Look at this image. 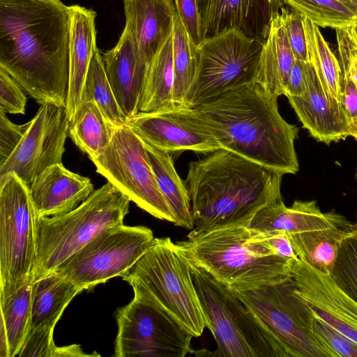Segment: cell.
<instances>
[{
  "label": "cell",
  "instance_id": "e575fe53",
  "mask_svg": "<svg viewBox=\"0 0 357 357\" xmlns=\"http://www.w3.org/2000/svg\"><path fill=\"white\" fill-rule=\"evenodd\" d=\"M331 277L357 302V215L356 222L340 244Z\"/></svg>",
  "mask_w": 357,
  "mask_h": 357
},
{
  "label": "cell",
  "instance_id": "f546056e",
  "mask_svg": "<svg viewBox=\"0 0 357 357\" xmlns=\"http://www.w3.org/2000/svg\"><path fill=\"white\" fill-rule=\"evenodd\" d=\"M348 227H333L289 236L298 259L319 272L331 275L343 238L351 229Z\"/></svg>",
  "mask_w": 357,
  "mask_h": 357
},
{
  "label": "cell",
  "instance_id": "3957f363",
  "mask_svg": "<svg viewBox=\"0 0 357 357\" xmlns=\"http://www.w3.org/2000/svg\"><path fill=\"white\" fill-rule=\"evenodd\" d=\"M278 98L254 82L195 108L222 149L283 174H294L299 169L294 146L298 128L281 116Z\"/></svg>",
  "mask_w": 357,
  "mask_h": 357
},
{
  "label": "cell",
  "instance_id": "ab89813d",
  "mask_svg": "<svg viewBox=\"0 0 357 357\" xmlns=\"http://www.w3.org/2000/svg\"><path fill=\"white\" fill-rule=\"evenodd\" d=\"M176 13L193 43L203 40L202 21L199 0H175Z\"/></svg>",
  "mask_w": 357,
  "mask_h": 357
},
{
  "label": "cell",
  "instance_id": "681fc988",
  "mask_svg": "<svg viewBox=\"0 0 357 357\" xmlns=\"http://www.w3.org/2000/svg\"><path fill=\"white\" fill-rule=\"evenodd\" d=\"M353 24H354L356 26H357V17L354 19Z\"/></svg>",
  "mask_w": 357,
  "mask_h": 357
},
{
  "label": "cell",
  "instance_id": "7dc6e473",
  "mask_svg": "<svg viewBox=\"0 0 357 357\" xmlns=\"http://www.w3.org/2000/svg\"><path fill=\"white\" fill-rule=\"evenodd\" d=\"M345 5L357 16V0H337Z\"/></svg>",
  "mask_w": 357,
  "mask_h": 357
},
{
  "label": "cell",
  "instance_id": "44dd1931",
  "mask_svg": "<svg viewBox=\"0 0 357 357\" xmlns=\"http://www.w3.org/2000/svg\"><path fill=\"white\" fill-rule=\"evenodd\" d=\"M351 224L333 210L321 212L314 200H295L287 207L281 197L259 209L248 227L259 231H282L293 236Z\"/></svg>",
  "mask_w": 357,
  "mask_h": 357
},
{
  "label": "cell",
  "instance_id": "ffe728a7",
  "mask_svg": "<svg viewBox=\"0 0 357 357\" xmlns=\"http://www.w3.org/2000/svg\"><path fill=\"white\" fill-rule=\"evenodd\" d=\"M29 188L37 218L70 212L94 192L89 177L68 170L62 163L45 169Z\"/></svg>",
  "mask_w": 357,
  "mask_h": 357
},
{
  "label": "cell",
  "instance_id": "7a4b0ae2",
  "mask_svg": "<svg viewBox=\"0 0 357 357\" xmlns=\"http://www.w3.org/2000/svg\"><path fill=\"white\" fill-rule=\"evenodd\" d=\"M282 173L220 149L189 163L184 181L197 234L248 225L256 213L281 197Z\"/></svg>",
  "mask_w": 357,
  "mask_h": 357
},
{
  "label": "cell",
  "instance_id": "60d3db41",
  "mask_svg": "<svg viewBox=\"0 0 357 357\" xmlns=\"http://www.w3.org/2000/svg\"><path fill=\"white\" fill-rule=\"evenodd\" d=\"M6 114L0 111V166L15 151L31 123L30 121L22 125L15 124Z\"/></svg>",
  "mask_w": 357,
  "mask_h": 357
},
{
  "label": "cell",
  "instance_id": "7c38bea8",
  "mask_svg": "<svg viewBox=\"0 0 357 357\" xmlns=\"http://www.w3.org/2000/svg\"><path fill=\"white\" fill-rule=\"evenodd\" d=\"M96 172L153 217L174 223L143 142L126 125L115 126L109 144L92 160Z\"/></svg>",
  "mask_w": 357,
  "mask_h": 357
},
{
  "label": "cell",
  "instance_id": "f1b7e54d",
  "mask_svg": "<svg viewBox=\"0 0 357 357\" xmlns=\"http://www.w3.org/2000/svg\"><path fill=\"white\" fill-rule=\"evenodd\" d=\"M114 127L94 102L86 101L82 103L69 121L68 135L92 161L102 154L109 144Z\"/></svg>",
  "mask_w": 357,
  "mask_h": 357
},
{
  "label": "cell",
  "instance_id": "d590c367",
  "mask_svg": "<svg viewBox=\"0 0 357 357\" xmlns=\"http://www.w3.org/2000/svg\"><path fill=\"white\" fill-rule=\"evenodd\" d=\"M312 331L328 357H357V345L312 313Z\"/></svg>",
  "mask_w": 357,
  "mask_h": 357
},
{
  "label": "cell",
  "instance_id": "83f0119b",
  "mask_svg": "<svg viewBox=\"0 0 357 357\" xmlns=\"http://www.w3.org/2000/svg\"><path fill=\"white\" fill-rule=\"evenodd\" d=\"M174 72L172 33L149 64L139 112H149L176 106L174 100Z\"/></svg>",
  "mask_w": 357,
  "mask_h": 357
},
{
  "label": "cell",
  "instance_id": "f907efd6",
  "mask_svg": "<svg viewBox=\"0 0 357 357\" xmlns=\"http://www.w3.org/2000/svg\"><path fill=\"white\" fill-rule=\"evenodd\" d=\"M356 178L357 180V172H356Z\"/></svg>",
  "mask_w": 357,
  "mask_h": 357
},
{
  "label": "cell",
  "instance_id": "e0dca14e",
  "mask_svg": "<svg viewBox=\"0 0 357 357\" xmlns=\"http://www.w3.org/2000/svg\"><path fill=\"white\" fill-rule=\"evenodd\" d=\"M283 5L282 0H202L203 40L236 29L263 44Z\"/></svg>",
  "mask_w": 357,
  "mask_h": 357
},
{
  "label": "cell",
  "instance_id": "8992f818",
  "mask_svg": "<svg viewBox=\"0 0 357 357\" xmlns=\"http://www.w3.org/2000/svg\"><path fill=\"white\" fill-rule=\"evenodd\" d=\"M189 265L206 328L217 344L209 356L290 357L279 339L231 289L204 269Z\"/></svg>",
  "mask_w": 357,
  "mask_h": 357
},
{
  "label": "cell",
  "instance_id": "836d02e7",
  "mask_svg": "<svg viewBox=\"0 0 357 357\" xmlns=\"http://www.w3.org/2000/svg\"><path fill=\"white\" fill-rule=\"evenodd\" d=\"M296 12L321 27L342 28L353 24L357 17L337 0H282Z\"/></svg>",
  "mask_w": 357,
  "mask_h": 357
},
{
  "label": "cell",
  "instance_id": "277c9868",
  "mask_svg": "<svg viewBox=\"0 0 357 357\" xmlns=\"http://www.w3.org/2000/svg\"><path fill=\"white\" fill-rule=\"evenodd\" d=\"M188 262L233 291H245L291 278L292 259L278 255L263 232L245 225L188 234L176 243Z\"/></svg>",
  "mask_w": 357,
  "mask_h": 357
},
{
  "label": "cell",
  "instance_id": "ba28073f",
  "mask_svg": "<svg viewBox=\"0 0 357 357\" xmlns=\"http://www.w3.org/2000/svg\"><path fill=\"white\" fill-rule=\"evenodd\" d=\"M129 284L134 298L116 313L118 333L114 356H175L192 354L193 336L144 287Z\"/></svg>",
  "mask_w": 357,
  "mask_h": 357
},
{
  "label": "cell",
  "instance_id": "4fadbf2b",
  "mask_svg": "<svg viewBox=\"0 0 357 357\" xmlns=\"http://www.w3.org/2000/svg\"><path fill=\"white\" fill-rule=\"evenodd\" d=\"M235 295L279 339L290 357H328L312 331V312L291 278Z\"/></svg>",
  "mask_w": 357,
  "mask_h": 357
},
{
  "label": "cell",
  "instance_id": "ee69618b",
  "mask_svg": "<svg viewBox=\"0 0 357 357\" xmlns=\"http://www.w3.org/2000/svg\"><path fill=\"white\" fill-rule=\"evenodd\" d=\"M261 232L268 245L278 255L288 259L298 258L287 233L275 230Z\"/></svg>",
  "mask_w": 357,
  "mask_h": 357
},
{
  "label": "cell",
  "instance_id": "4316f807",
  "mask_svg": "<svg viewBox=\"0 0 357 357\" xmlns=\"http://www.w3.org/2000/svg\"><path fill=\"white\" fill-rule=\"evenodd\" d=\"M143 143L148 151L159 189L174 215V224L186 229H193L189 192L175 169L172 155L146 142Z\"/></svg>",
  "mask_w": 357,
  "mask_h": 357
},
{
  "label": "cell",
  "instance_id": "8d00e7d4",
  "mask_svg": "<svg viewBox=\"0 0 357 357\" xmlns=\"http://www.w3.org/2000/svg\"><path fill=\"white\" fill-rule=\"evenodd\" d=\"M341 78L357 83V26L351 24L335 29Z\"/></svg>",
  "mask_w": 357,
  "mask_h": 357
},
{
  "label": "cell",
  "instance_id": "d6a6232c",
  "mask_svg": "<svg viewBox=\"0 0 357 357\" xmlns=\"http://www.w3.org/2000/svg\"><path fill=\"white\" fill-rule=\"evenodd\" d=\"M86 101L94 102L112 125L118 126L128 123V118L116 99L98 50L91 61L84 83L82 102Z\"/></svg>",
  "mask_w": 357,
  "mask_h": 357
},
{
  "label": "cell",
  "instance_id": "c3c4849f",
  "mask_svg": "<svg viewBox=\"0 0 357 357\" xmlns=\"http://www.w3.org/2000/svg\"><path fill=\"white\" fill-rule=\"evenodd\" d=\"M350 136L357 141V118L350 120L349 123Z\"/></svg>",
  "mask_w": 357,
  "mask_h": 357
},
{
  "label": "cell",
  "instance_id": "d6986e66",
  "mask_svg": "<svg viewBox=\"0 0 357 357\" xmlns=\"http://www.w3.org/2000/svg\"><path fill=\"white\" fill-rule=\"evenodd\" d=\"M102 58L116 99L129 119L139 112L140 97L149 63L124 29L116 45L103 53Z\"/></svg>",
  "mask_w": 357,
  "mask_h": 357
},
{
  "label": "cell",
  "instance_id": "f35d334b",
  "mask_svg": "<svg viewBox=\"0 0 357 357\" xmlns=\"http://www.w3.org/2000/svg\"><path fill=\"white\" fill-rule=\"evenodd\" d=\"M22 89L6 70L0 68V111L24 114L27 98Z\"/></svg>",
  "mask_w": 357,
  "mask_h": 357
},
{
  "label": "cell",
  "instance_id": "484cf974",
  "mask_svg": "<svg viewBox=\"0 0 357 357\" xmlns=\"http://www.w3.org/2000/svg\"><path fill=\"white\" fill-rule=\"evenodd\" d=\"M80 286L53 273L33 282L31 330L54 328L66 307L82 291Z\"/></svg>",
  "mask_w": 357,
  "mask_h": 357
},
{
  "label": "cell",
  "instance_id": "b9f144b4",
  "mask_svg": "<svg viewBox=\"0 0 357 357\" xmlns=\"http://www.w3.org/2000/svg\"><path fill=\"white\" fill-rule=\"evenodd\" d=\"M54 329L43 327L31 330L18 356L53 357L56 348L53 340Z\"/></svg>",
  "mask_w": 357,
  "mask_h": 357
},
{
  "label": "cell",
  "instance_id": "30bf717a",
  "mask_svg": "<svg viewBox=\"0 0 357 357\" xmlns=\"http://www.w3.org/2000/svg\"><path fill=\"white\" fill-rule=\"evenodd\" d=\"M36 218L30 188L14 172L0 178V296L33 280Z\"/></svg>",
  "mask_w": 357,
  "mask_h": 357
},
{
  "label": "cell",
  "instance_id": "2e32d148",
  "mask_svg": "<svg viewBox=\"0 0 357 357\" xmlns=\"http://www.w3.org/2000/svg\"><path fill=\"white\" fill-rule=\"evenodd\" d=\"M291 278L295 291L312 313L357 345V302L331 275L300 259H293Z\"/></svg>",
  "mask_w": 357,
  "mask_h": 357
},
{
  "label": "cell",
  "instance_id": "52a82bcc",
  "mask_svg": "<svg viewBox=\"0 0 357 357\" xmlns=\"http://www.w3.org/2000/svg\"><path fill=\"white\" fill-rule=\"evenodd\" d=\"M122 278L144 287L193 337L206 328L189 263L169 237L155 238L151 248Z\"/></svg>",
  "mask_w": 357,
  "mask_h": 357
},
{
  "label": "cell",
  "instance_id": "cb8c5ba5",
  "mask_svg": "<svg viewBox=\"0 0 357 357\" xmlns=\"http://www.w3.org/2000/svg\"><path fill=\"white\" fill-rule=\"evenodd\" d=\"M295 61L280 11L273 19L267 38L262 44L255 82L278 97L285 95L289 75Z\"/></svg>",
  "mask_w": 357,
  "mask_h": 357
},
{
  "label": "cell",
  "instance_id": "9c48e42d",
  "mask_svg": "<svg viewBox=\"0 0 357 357\" xmlns=\"http://www.w3.org/2000/svg\"><path fill=\"white\" fill-rule=\"evenodd\" d=\"M261 50V42L236 29L204 38L197 46L198 65L188 107L255 82Z\"/></svg>",
  "mask_w": 357,
  "mask_h": 357
},
{
  "label": "cell",
  "instance_id": "f6af8a7d",
  "mask_svg": "<svg viewBox=\"0 0 357 357\" xmlns=\"http://www.w3.org/2000/svg\"><path fill=\"white\" fill-rule=\"evenodd\" d=\"M340 99L349 120L357 118V83L352 79L341 78Z\"/></svg>",
  "mask_w": 357,
  "mask_h": 357
},
{
  "label": "cell",
  "instance_id": "9a60e30c",
  "mask_svg": "<svg viewBox=\"0 0 357 357\" xmlns=\"http://www.w3.org/2000/svg\"><path fill=\"white\" fill-rule=\"evenodd\" d=\"M126 126L143 142L169 153H209L222 149L213 130L195 107L175 106L139 112L128 119Z\"/></svg>",
  "mask_w": 357,
  "mask_h": 357
},
{
  "label": "cell",
  "instance_id": "bcb514c9",
  "mask_svg": "<svg viewBox=\"0 0 357 357\" xmlns=\"http://www.w3.org/2000/svg\"><path fill=\"white\" fill-rule=\"evenodd\" d=\"M99 356L96 353L86 354L78 344H72L64 347H56L53 357H74V356Z\"/></svg>",
  "mask_w": 357,
  "mask_h": 357
},
{
  "label": "cell",
  "instance_id": "ac0fdd59",
  "mask_svg": "<svg viewBox=\"0 0 357 357\" xmlns=\"http://www.w3.org/2000/svg\"><path fill=\"white\" fill-rule=\"evenodd\" d=\"M287 98L303 127L317 141L330 144L350 136V120L341 102L326 93L312 66L305 93Z\"/></svg>",
  "mask_w": 357,
  "mask_h": 357
},
{
  "label": "cell",
  "instance_id": "7402d4cb",
  "mask_svg": "<svg viewBox=\"0 0 357 357\" xmlns=\"http://www.w3.org/2000/svg\"><path fill=\"white\" fill-rule=\"evenodd\" d=\"M126 30L149 63L172 33L176 14L173 0H123Z\"/></svg>",
  "mask_w": 357,
  "mask_h": 357
},
{
  "label": "cell",
  "instance_id": "6da1fadb",
  "mask_svg": "<svg viewBox=\"0 0 357 357\" xmlns=\"http://www.w3.org/2000/svg\"><path fill=\"white\" fill-rule=\"evenodd\" d=\"M70 25L61 0H0V68L40 105L66 107Z\"/></svg>",
  "mask_w": 357,
  "mask_h": 357
},
{
  "label": "cell",
  "instance_id": "5b68a950",
  "mask_svg": "<svg viewBox=\"0 0 357 357\" xmlns=\"http://www.w3.org/2000/svg\"><path fill=\"white\" fill-rule=\"evenodd\" d=\"M130 202L127 195L107 181L70 212L58 216L36 217L33 280L52 274L104 230L123 224Z\"/></svg>",
  "mask_w": 357,
  "mask_h": 357
},
{
  "label": "cell",
  "instance_id": "d4e9b609",
  "mask_svg": "<svg viewBox=\"0 0 357 357\" xmlns=\"http://www.w3.org/2000/svg\"><path fill=\"white\" fill-rule=\"evenodd\" d=\"M33 282L31 279L13 293L0 296L1 357L18 356L31 331Z\"/></svg>",
  "mask_w": 357,
  "mask_h": 357
},
{
  "label": "cell",
  "instance_id": "603a6c76",
  "mask_svg": "<svg viewBox=\"0 0 357 357\" xmlns=\"http://www.w3.org/2000/svg\"><path fill=\"white\" fill-rule=\"evenodd\" d=\"M71 12L69 54V85L66 111L70 121L82 102V93L96 46V13L79 5L70 6Z\"/></svg>",
  "mask_w": 357,
  "mask_h": 357
},
{
  "label": "cell",
  "instance_id": "5bb4252c",
  "mask_svg": "<svg viewBox=\"0 0 357 357\" xmlns=\"http://www.w3.org/2000/svg\"><path fill=\"white\" fill-rule=\"evenodd\" d=\"M20 142L0 166V178L15 173L29 186L51 165L62 163L69 121L65 107L40 105Z\"/></svg>",
  "mask_w": 357,
  "mask_h": 357
},
{
  "label": "cell",
  "instance_id": "8fae6325",
  "mask_svg": "<svg viewBox=\"0 0 357 357\" xmlns=\"http://www.w3.org/2000/svg\"><path fill=\"white\" fill-rule=\"evenodd\" d=\"M154 241L153 231L145 226H114L66 259L53 273L88 289L112 278L122 277Z\"/></svg>",
  "mask_w": 357,
  "mask_h": 357
},
{
  "label": "cell",
  "instance_id": "74e56055",
  "mask_svg": "<svg viewBox=\"0 0 357 357\" xmlns=\"http://www.w3.org/2000/svg\"><path fill=\"white\" fill-rule=\"evenodd\" d=\"M280 13L284 20L286 35L296 59L309 61L304 16L293 10L289 11L284 7Z\"/></svg>",
  "mask_w": 357,
  "mask_h": 357
},
{
  "label": "cell",
  "instance_id": "4dcf8cb0",
  "mask_svg": "<svg viewBox=\"0 0 357 357\" xmlns=\"http://www.w3.org/2000/svg\"><path fill=\"white\" fill-rule=\"evenodd\" d=\"M172 40L174 103L176 106L188 107L187 96L195 77L198 51L177 13L174 17Z\"/></svg>",
  "mask_w": 357,
  "mask_h": 357
},
{
  "label": "cell",
  "instance_id": "7bdbcfd3",
  "mask_svg": "<svg viewBox=\"0 0 357 357\" xmlns=\"http://www.w3.org/2000/svg\"><path fill=\"white\" fill-rule=\"evenodd\" d=\"M311 68L310 61L296 59L289 75L285 96L298 97L305 93Z\"/></svg>",
  "mask_w": 357,
  "mask_h": 357
},
{
  "label": "cell",
  "instance_id": "1f68e13d",
  "mask_svg": "<svg viewBox=\"0 0 357 357\" xmlns=\"http://www.w3.org/2000/svg\"><path fill=\"white\" fill-rule=\"evenodd\" d=\"M309 61L326 93L340 102L341 70L338 59L325 40L319 26L304 16Z\"/></svg>",
  "mask_w": 357,
  "mask_h": 357
}]
</instances>
